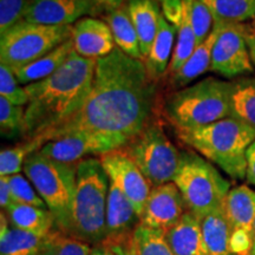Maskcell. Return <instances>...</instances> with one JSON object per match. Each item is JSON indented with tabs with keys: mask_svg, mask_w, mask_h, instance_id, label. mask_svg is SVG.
Returning <instances> with one entry per match:
<instances>
[{
	"mask_svg": "<svg viewBox=\"0 0 255 255\" xmlns=\"http://www.w3.org/2000/svg\"><path fill=\"white\" fill-rule=\"evenodd\" d=\"M96 64L97 59L84 58L73 52L49 77L25 85L28 95V104L25 107V139H44L82 109L90 95Z\"/></svg>",
	"mask_w": 255,
	"mask_h": 255,
	"instance_id": "7a4b0ae2",
	"label": "cell"
},
{
	"mask_svg": "<svg viewBox=\"0 0 255 255\" xmlns=\"http://www.w3.org/2000/svg\"><path fill=\"white\" fill-rule=\"evenodd\" d=\"M191 18H193V27L195 32L197 45H199L212 32L214 27V18H213L209 8L201 0H193Z\"/></svg>",
	"mask_w": 255,
	"mask_h": 255,
	"instance_id": "d590c367",
	"label": "cell"
},
{
	"mask_svg": "<svg viewBox=\"0 0 255 255\" xmlns=\"http://www.w3.org/2000/svg\"><path fill=\"white\" fill-rule=\"evenodd\" d=\"M203 240L208 255H235L231 247L229 226L223 208L201 219Z\"/></svg>",
	"mask_w": 255,
	"mask_h": 255,
	"instance_id": "484cf974",
	"label": "cell"
},
{
	"mask_svg": "<svg viewBox=\"0 0 255 255\" xmlns=\"http://www.w3.org/2000/svg\"><path fill=\"white\" fill-rule=\"evenodd\" d=\"M165 238L175 255H208L201 219L188 210L174 227L165 232Z\"/></svg>",
	"mask_w": 255,
	"mask_h": 255,
	"instance_id": "ac0fdd59",
	"label": "cell"
},
{
	"mask_svg": "<svg viewBox=\"0 0 255 255\" xmlns=\"http://www.w3.org/2000/svg\"><path fill=\"white\" fill-rule=\"evenodd\" d=\"M182 2V13L181 21L177 30V39L175 45L174 55L171 58L169 72L173 76L183 66L187 59L196 49L197 41L195 32L193 27V18H191V5L193 0H181Z\"/></svg>",
	"mask_w": 255,
	"mask_h": 255,
	"instance_id": "4316f807",
	"label": "cell"
},
{
	"mask_svg": "<svg viewBox=\"0 0 255 255\" xmlns=\"http://www.w3.org/2000/svg\"><path fill=\"white\" fill-rule=\"evenodd\" d=\"M187 212L186 203L174 182L154 187L141 215L144 227L167 232L182 219Z\"/></svg>",
	"mask_w": 255,
	"mask_h": 255,
	"instance_id": "9a60e30c",
	"label": "cell"
},
{
	"mask_svg": "<svg viewBox=\"0 0 255 255\" xmlns=\"http://www.w3.org/2000/svg\"><path fill=\"white\" fill-rule=\"evenodd\" d=\"M136 255H175L165 238V232L139 225L133 232Z\"/></svg>",
	"mask_w": 255,
	"mask_h": 255,
	"instance_id": "4dcf8cb0",
	"label": "cell"
},
{
	"mask_svg": "<svg viewBox=\"0 0 255 255\" xmlns=\"http://www.w3.org/2000/svg\"><path fill=\"white\" fill-rule=\"evenodd\" d=\"M103 242L113 250L115 255H136L133 234L119 238H108Z\"/></svg>",
	"mask_w": 255,
	"mask_h": 255,
	"instance_id": "74e56055",
	"label": "cell"
},
{
	"mask_svg": "<svg viewBox=\"0 0 255 255\" xmlns=\"http://www.w3.org/2000/svg\"><path fill=\"white\" fill-rule=\"evenodd\" d=\"M177 26L162 15L159 28L152 41L149 55L144 60V65L152 81L163 77L169 69L173 58L177 39Z\"/></svg>",
	"mask_w": 255,
	"mask_h": 255,
	"instance_id": "d6986e66",
	"label": "cell"
},
{
	"mask_svg": "<svg viewBox=\"0 0 255 255\" xmlns=\"http://www.w3.org/2000/svg\"><path fill=\"white\" fill-rule=\"evenodd\" d=\"M45 141L40 137L25 139L12 148L2 149L0 152V176H11L19 174L24 168L25 161L32 154L39 151Z\"/></svg>",
	"mask_w": 255,
	"mask_h": 255,
	"instance_id": "f546056e",
	"label": "cell"
},
{
	"mask_svg": "<svg viewBox=\"0 0 255 255\" xmlns=\"http://www.w3.org/2000/svg\"><path fill=\"white\" fill-rule=\"evenodd\" d=\"M100 161L109 177L110 183L122 191L141 218L151 191L149 181L123 149L102 155Z\"/></svg>",
	"mask_w": 255,
	"mask_h": 255,
	"instance_id": "4fadbf2b",
	"label": "cell"
},
{
	"mask_svg": "<svg viewBox=\"0 0 255 255\" xmlns=\"http://www.w3.org/2000/svg\"><path fill=\"white\" fill-rule=\"evenodd\" d=\"M232 83V117L255 129V77L248 76Z\"/></svg>",
	"mask_w": 255,
	"mask_h": 255,
	"instance_id": "83f0119b",
	"label": "cell"
},
{
	"mask_svg": "<svg viewBox=\"0 0 255 255\" xmlns=\"http://www.w3.org/2000/svg\"><path fill=\"white\" fill-rule=\"evenodd\" d=\"M245 37H246L248 49H250L252 63L255 69V33L251 30L250 24H246V27H245Z\"/></svg>",
	"mask_w": 255,
	"mask_h": 255,
	"instance_id": "b9f144b4",
	"label": "cell"
},
{
	"mask_svg": "<svg viewBox=\"0 0 255 255\" xmlns=\"http://www.w3.org/2000/svg\"><path fill=\"white\" fill-rule=\"evenodd\" d=\"M103 9L91 0H28L23 20L47 26H72Z\"/></svg>",
	"mask_w": 255,
	"mask_h": 255,
	"instance_id": "5bb4252c",
	"label": "cell"
},
{
	"mask_svg": "<svg viewBox=\"0 0 255 255\" xmlns=\"http://www.w3.org/2000/svg\"><path fill=\"white\" fill-rule=\"evenodd\" d=\"M14 72L8 66L0 64V97H4L12 104L26 107L28 95L25 87H20Z\"/></svg>",
	"mask_w": 255,
	"mask_h": 255,
	"instance_id": "e575fe53",
	"label": "cell"
},
{
	"mask_svg": "<svg viewBox=\"0 0 255 255\" xmlns=\"http://www.w3.org/2000/svg\"><path fill=\"white\" fill-rule=\"evenodd\" d=\"M162 6H163V12L165 18L170 23L176 25L178 28L181 21V13H182V2L181 0H161Z\"/></svg>",
	"mask_w": 255,
	"mask_h": 255,
	"instance_id": "f35d334b",
	"label": "cell"
},
{
	"mask_svg": "<svg viewBox=\"0 0 255 255\" xmlns=\"http://www.w3.org/2000/svg\"><path fill=\"white\" fill-rule=\"evenodd\" d=\"M12 203H13V199H12L8 177L0 176V206H1V209L6 210Z\"/></svg>",
	"mask_w": 255,
	"mask_h": 255,
	"instance_id": "ab89813d",
	"label": "cell"
},
{
	"mask_svg": "<svg viewBox=\"0 0 255 255\" xmlns=\"http://www.w3.org/2000/svg\"><path fill=\"white\" fill-rule=\"evenodd\" d=\"M105 20H107L108 25L111 28V32H113L116 47H119L127 56L144 62L138 34H137L135 26H133L128 8L121 6L119 8L111 9L108 12Z\"/></svg>",
	"mask_w": 255,
	"mask_h": 255,
	"instance_id": "d4e9b609",
	"label": "cell"
},
{
	"mask_svg": "<svg viewBox=\"0 0 255 255\" xmlns=\"http://www.w3.org/2000/svg\"><path fill=\"white\" fill-rule=\"evenodd\" d=\"M173 182L180 190L187 210L199 219L222 209L231 182L212 162L194 151H182Z\"/></svg>",
	"mask_w": 255,
	"mask_h": 255,
	"instance_id": "52a82bcc",
	"label": "cell"
},
{
	"mask_svg": "<svg viewBox=\"0 0 255 255\" xmlns=\"http://www.w3.org/2000/svg\"><path fill=\"white\" fill-rule=\"evenodd\" d=\"M7 177L13 202L47 209L44 200L41 199L36 188L26 176L21 174H15Z\"/></svg>",
	"mask_w": 255,
	"mask_h": 255,
	"instance_id": "836d02e7",
	"label": "cell"
},
{
	"mask_svg": "<svg viewBox=\"0 0 255 255\" xmlns=\"http://www.w3.org/2000/svg\"><path fill=\"white\" fill-rule=\"evenodd\" d=\"M73 52H75V47H73L72 39L70 38L63 44H60L59 46H57L56 49L46 53L45 56L15 70V77L24 87L34 82L41 81L56 72L71 57Z\"/></svg>",
	"mask_w": 255,
	"mask_h": 255,
	"instance_id": "603a6c76",
	"label": "cell"
},
{
	"mask_svg": "<svg viewBox=\"0 0 255 255\" xmlns=\"http://www.w3.org/2000/svg\"><path fill=\"white\" fill-rule=\"evenodd\" d=\"M0 131L7 138L23 136L25 131V108L12 104L0 97Z\"/></svg>",
	"mask_w": 255,
	"mask_h": 255,
	"instance_id": "1f68e13d",
	"label": "cell"
},
{
	"mask_svg": "<svg viewBox=\"0 0 255 255\" xmlns=\"http://www.w3.org/2000/svg\"><path fill=\"white\" fill-rule=\"evenodd\" d=\"M246 162V181L252 186H255V141L248 146Z\"/></svg>",
	"mask_w": 255,
	"mask_h": 255,
	"instance_id": "60d3db41",
	"label": "cell"
},
{
	"mask_svg": "<svg viewBox=\"0 0 255 255\" xmlns=\"http://www.w3.org/2000/svg\"><path fill=\"white\" fill-rule=\"evenodd\" d=\"M214 21L245 24L255 18V0H201Z\"/></svg>",
	"mask_w": 255,
	"mask_h": 255,
	"instance_id": "f1b7e54d",
	"label": "cell"
},
{
	"mask_svg": "<svg viewBox=\"0 0 255 255\" xmlns=\"http://www.w3.org/2000/svg\"><path fill=\"white\" fill-rule=\"evenodd\" d=\"M77 164L64 163L34 152L24 163V173L53 215L56 228L72 237Z\"/></svg>",
	"mask_w": 255,
	"mask_h": 255,
	"instance_id": "5b68a950",
	"label": "cell"
},
{
	"mask_svg": "<svg viewBox=\"0 0 255 255\" xmlns=\"http://www.w3.org/2000/svg\"><path fill=\"white\" fill-rule=\"evenodd\" d=\"M91 247L78 239L64 235L58 229H55L46 237L43 255H90Z\"/></svg>",
	"mask_w": 255,
	"mask_h": 255,
	"instance_id": "d6a6232c",
	"label": "cell"
},
{
	"mask_svg": "<svg viewBox=\"0 0 255 255\" xmlns=\"http://www.w3.org/2000/svg\"><path fill=\"white\" fill-rule=\"evenodd\" d=\"M5 213L11 227L38 237H46L57 229L55 218L49 209L13 202Z\"/></svg>",
	"mask_w": 255,
	"mask_h": 255,
	"instance_id": "7402d4cb",
	"label": "cell"
},
{
	"mask_svg": "<svg viewBox=\"0 0 255 255\" xmlns=\"http://www.w3.org/2000/svg\"><path fill=\"white\" fill-rule=\"evenodd\" d=\"M90 255H115V253L107 244L101 242V244L91 247Z\"/></svg>",
	"mask_w": 255,
	"mask_h": 255,
	"instance_id": "ee69618b",
	"label": "cell"
},
{
	"mask_svg": "<svg viewBox=\"0 0 255 255\" xmlns=\"http://www.w3.org/2000/svg\"><path fill=\"white\" fill-rule=\"evenodd\" d=\"M127 8L138 34L143 60H145L163 14L161 13L157 0H128Z\"/></svg>",
	"mask_w": 255,
	"mask_h": 255,
	"instance_id": "ffe728a7",
	"label": "cell"
},
{
	"mask_svg": "<svg viewBox=\"0 0 255 255\" xmlns=\"http://www.w3.org/2000/svg\"><path fill=\"white\" fill-rule=\"evenodd\" d=\"M28 0H0V34L23 20Z\"/></svg>",
	"mask_w": 255,
	"mask_h": 255,
	"instance_id": "8d00e7d4",
	"label": "cell"
},
{
	"mask_svg": "<svg viewBox=\"0 0 255 255\" xmlns=\"http://www.w3.org/2000/svg\"><path fill=\"white\" fill-rule=\"evenodd\" d=\"M0 223V255H43L46 237H38L9 226L6 214L1 212Z\"/></svg>",
	"mask_w": 255,
	"mask_h": 255,
	"instance_id": "cb8c5ba5",
	"label": "cell"
},
{
	"mask_svg": "<svg viewBox=\"0 0 255 255\" xmlns=\"http://www.w3.org/2000/svg\"><path fill=\"white\" fill-rule=\"evenodd\" d=\"M221 23V31L213 47L209 71L227 79L248 77L255 69L245 37L246 24Z\"/></svg>",
	"mask_w": 255,
	"mask_h": 255,
	"instance_id": "8fae6325",
	"label": "cell"
},
{
	"mask_svg": "<svg viewBox=\"0 0 255 255\" xmlns=\"http://www.w3.org/2000/svg\"><path fill=\"white\" fill-rule=\"evenodd\" d=\"M178 138L234 180L246 178V152L255 141V129L227 117L193 130H177Z\"/></svg>",
	"mask_w": 255,
	"mask_h": 255,
	"instance_id": "3957f363",
	"label": "cell"
},
{
	"mask_svg": "<svg viewBox=\"0 0 255 255\" xmlns=\"http://www.w3.org/2000/svg\"><path fill=\"white\" fill-rule=\"evenodd\" d=\"M232 82L208 77L169 96L168 120L177 130H193L232 116Z\"/></svg>",
	"mask_w": 255,
	"mask_h": 255,
	"instance_id": "277c9868",
	"label": "cell"
},
{
	"mask_svg": "<svg viewBox=\"0 0 255 255\" xmlns=\"http://www.w3.org/2000/svg\"><path fill=\"white\" fill-rule=\"evenodd\" d=\"M251 255H255V220H254V225H253V248H252Z\"/></svg>",
	"mask_w": 255,
	"mask_h": 255,
	"instance_id": "f6af8a7d",
	"label": "cell"
},
{
	"mask_svg": "<svg viewBox=\"0 0 255 255\" xmlns=\"http://www.w3.org/2000/svg\"><path fill=\"white\" fill-rule=\"evenodd\" d=\"M221 21H214V27L208 37L196 46L191 56L175 75L171 76L170 83L174 88H186L200 76L208 71L212 63V53L221 31Z\"/></svg>",
	"mask_w": 255,
	"mask_h": 255,
	"instance_id": "44dd1931",
	"label": "cell"
},
{
	"mask_svg": "<svg viewBox=\"0 0 255 255\" xmlns=\"http://www.w3.org/2000/svg\"><path fill=\"white\" fill-rule=\"evenodd\" d=\"M156 84L144 62L116 47L97 59L88 100L75 116L44 137L45 142L78 131L115 133L132 139L146 127L154 109Z\"/></svg>",
	"mask_w": 255,
	"mask_h": 255,
	"instance_id": "6da1fadb",
	"label": "cell"
},
{
	"mask_svg": "<svg viewBox=\"0 0 255 255\" xmlns=\"http://www.w3.org/2000/svg\"><path fill=\"white\" fill-rule=\"evenodd\" d=\"M71 39L75 52L84 58L101 59L116 49L108 23L91 17L82 18L72 25Z\"/></svg>",
	"mask_w": 255,
	"mask_h": 255,
	"instance_id": "2e32d148",
	"label": "cell"
},
{
	"mask_svg": "<svg viewBox=\"0 0 255 255\" xmlns=\"http://www.w3.org/2000/svg\"><path fill=\"white\" fill-rule=\"evenodd\" d=\"M92 2H95L98 7L102 9H107L108 12L111 9L119 8L121 6H123L124 0H91Z\"/></svg>",
	"mask_w": 255,
	"mask_h": 255,
	"instance_id": "7bdbcfd3",
	"label": "cell"
},
{
	"mask_svg": "<svg viewBox=\"0 0 255 255\" xmlns=\"http://www.w3.org/2000/svg\"><path fill=\"white\" fill-rule=\"evenodd\" d=\"M109 188L110 180L100 158L90 157L78 162L72 238L90 246L105 240Z\"/></svg>",
	"mask_w": 255,
	"mask_h": 255,
	"instance_id": "8992f818",
	"label": "cell"
},
{
	"mask_svg": "<svg viewBox=\"0 0 255 255\" xmlns=\"http://www.w3.org/2000/svg\"><path fill=\"white\" fill-rule=\"evenodd\" d=\"M141 223V218L137 214L132 203L124 196L116 186L110 183L107 202L105 227L107 238H119L131 235Z\"/></svg>",
	"mask_w": 255,
	"mask_h": 255,
	"instance_id": "e0dca14e",
	"label": "cell"
},
{
	"mask_svg": "<svg viewBox=\"0 0 255 255\" xmlns=\"http://www.w3.org/2000/svg\"><path fill=\"white\" fill-rule=\"evenodd\" d=\"M250 26H251V30H252V31H253V32H254V33H255V18L253 19V23H252V24H250Z\"/></svg>",
	"mask_w": 255,
	"mask_h": 255,
	"instance_id": "bcb514c9",
	"label": "cell"
},
{
	"mask_svg": "<svg viewBox=\"0 0 255 255\" xmlns=\"http://www.w3.org/2000/svg\"><path fill=\"white\" fill-rule=\"evenodd\" d=\"M124 148L152 188L173 182L181 152L158 124L146 126Z\"/></svg>",
	"mask_w": 255,
	"mask_h": 255,
	"instance_id": "9c48e42d",
	"label": "cell"
},
{
	"mask_svg": "<svg viewBox=\"0 0 255 255\" xmlns=\"http://www.w3.org/2000/svg\"><path fill=\"white\" fill-rule=\"evenodd\" d=\"M128 143L129 139L115 133L78 131L47 142L39 151L64 163H78L91 156L101 157L108 152L119 150Z\"/></svg>",
	"mask_w": 255,
	"mask_h": 255,
	"instance_id": "30bf717a",
	"label": "cell"
},
{
	"mask_svg": "<svg viewBox=\"0 0 255 255\" xmlns=\"http://www.w3.org/2000/svg\"><path fill=\"white\" fill-rule=\"evenodd\" d=\"M229 226L231 247L235 255H251L253 248L255 191L247 186L232 188L223 203Z\"/></svg>",
	"mask_w": 255,
	"mask_h": 255,
	"instance_id": "7c38bea8",
	"label": "cell"
},
{
	"mask_svg": "<svg viewBox=\"0 0 255 255\" xmlns=\"http://www.w3.org/2000/svg\"><path fill=\"white\" fill-rule=\"evenodd\" d=\"M72 26H47L21 20L0 34V64L15 71L71 38Z\"/></svg>",
	"mask_w": 255,
	"mask_h": 255,
	"instance_id": "ba28073f",
	"label": "cell"
}]
</instances>
